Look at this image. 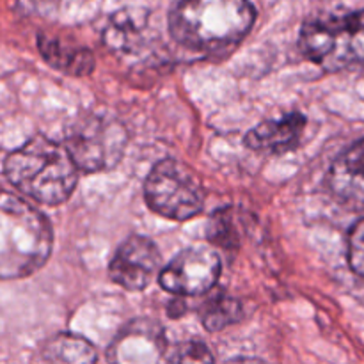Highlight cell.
<instances>
[{
	"label": "cell",
	"instance_id": "14",
	"mask_svg": "<svg viewBox=\"0 0 364 364\" xmlns=\"http://www.w3.org/2000/svg\"><path fill=\"white\" fill-rule=\"evenodd\" d=\"M242 318V304L235 299L219 297L210 301L203 309V326L210 333L223 331Z\"/></svg>",
	"mask_w": 364,
	"mask_h": 364
},
{
	"label": "cell",
	"instance_id": "17",
	"mask_svg": "<svg viewBox=\"0 0 364 364\" xmlns=\"http://www.w3.org/2000/svg\"><path fill=\"white\" fill-rule=\"evenodd\" d=\"M348 263L355 274L364 277V219L355 224L348 237Z\"/></svg>",
	"mask_w": 364,
	"mask_h": 364
},
{
	"label": "cell",
	"instance_id": "16",
	"mask_svg": "<svg viewBox=\"0 0 364 364\" xmlns=\"http://www.w3.org/2000/svg\"><path fill=\"white\" fill-rule=\"evenodd\" d=\"M208 238L223 247H235L237 245V235H235L231 220L228 219L226 212L217 213L213 220H210Z\"/></svg>",
	"mask_w": 364,
	"mask_h": 364
},
{
	"label": "cell",
	"instance_id": "2",
	"mask_svg": "<svg viewBox=\"0 0 364 364\" xmlns=\"http://www.w3.org/2000/svg\"><path fill=\"white\" fill-rule=\"evenodd\" d=\"M4 173L21 194L48 206L68 201L78 181V167L66 146L45 135H36L11 151Z\"/></svg>",
	"mask_w": 364,
	"mask_h": 364
},
{
	"label": "cell",
	"instance_id": "8",
	"mask_svg": "<svg viewBox=\"0 0 364 364\" xmlns=\"http://www.w3.org/2000/svg\"><path fill=\"white\" fill-rule=\"evenodd\" d=\"M162 256L148 237H130L110 259L109 277L128 291L146 290L162 272Z\"/></svg>",
	"mask_w": 364,
	"mask_h": 364
},
{
	"label": "cell",
	"instance_id": "1",
	"mask_svg": "<svg viewBox=\"0 0 364 364\" xmlns=\"http://www.w3.org/2000/svg\"><path fill=\"white\" fill-rule=\"evenodd\" d=\"M255 20L249 0H180L169 14V31L185 48L220 52L240 43Z\"/></svg>",
	"mask_w": 364,
	"mask_h": 364
},
{
	"label": "cell",
	"instance_id": "11",
	"mask_svg": "<svg viewBox=\"0 0 364 364\" xmlns=\"http://www.w3.org/2000/svg\"><path fill=\"white\" fill-rule=\"evenodd\" d=\"M38 46L39 53L50 66L71 77H87L95 70V57L91 50L70 39L39 34Z\"/></svg>",
	"mask_w": 364,
	"mask_h": 364
},
{
	"label": "cell",
	"instance_id": "6",
	"mask_svg": "<svg viewBox=\"0 0 364 364\" xmlns=\"http://www.w3.org/2000/svg\"><path fill=\"white\" fill-rule=\"evenodd\" d=\"M128 134L123 123L109 114H87L70 128L64 146L84 173L109 171L119 164Z\"/></svg>",
	"mask_w": 364,
	"mask_h": 364
},
{
	"label": "cell",
	"instance_id": "7",
	"mask_svg": "<svg viewBox=\"0 0 364 364\" xmlns=\"http://www.w3.org/2000/svg\"><path fill=\"white\" fill-rule=\"evenodd\" d=\"M220 270L223 263L215 251L208 247H188L164 267L159 279L169 294L199 295L215 287Z\"/></svg>",
	"mask_w": 364,
	"mask_h": 364
},
{
	"label": "cell",
	"instance_id": "5",
	"mask_svg": "<svg viewBox=\"0 0 364 364\" xmlns=\"http://www.w3.org/2000/svg\"><path fill=\"white\" fill-rule=\"evenodd\" d=\"M144 198L149 208L169 220L192 219L205 206V191L194 171L178 160L156 164L144 183Z\"/></svg>",
	"mask_w": 364,
	"mask_h": 364
},
{
	"label": "cell",
	"instance_id": "15",
	"mask_svg": "<svg viewBox=\"0 0 364 364\" xmlns=\"http://www.w3.org/2000/svg\"><path fill=\"white\" fill-rule=\"evenodd\" d=\"M169 363H213L212 352L199 341H187L171 348L166 355Z\"/></svg>",
	"mask_w": 364,
	"mask_h": 364
},
{
	"label": "cell",
	"instance_id": "10",
	"mask_svg": "<svg viewBox=\"0 0 364 364\" xmlns=\"http://www.w3.org/2000/svg\"><path fill=\"white\" fill-rule=\"evenodd\" d=\"M329 187L343 201L364 205V137L334 160Z\"/></svg>",
	"mask_w": 364,
	"mask_h": 364
},
{
	"label": "cell",
	"instance_id": "12",
	"mask_svg": "<svg viewBox=\"0 0 364 364\" xmlns=\"http://www.w3.org/2000/svg\"><path fill=\"white\" fill-rule=\"evenodd\" d=\"M103 36L110 50L137 53L148 38V13L141 9L117 11L110 18Z\"/></svg>",
	"mask_w": 364,
	"mask_h": 364
},
{
	"label": "cell",
	"instance_id": "9",
	"mask_svg": "<svg viewBox=\"0 0 364 364\" xmlns=\"http://www.w3.org/2000/svg\"><path fill=\"white\" fill-rule=\"evenodd\" d=\"M306 123H308L306 117L299 112L263 121L245 135V146L255 151L284 153L297 146Z\"/></svg>",
	"mask_w": 364,
	"mask_h": 364
},
{
	"label": "cell",
	"instance_id": "4",
	"mask_svg": "<svg viewBox=\"0 0 364 364\" xmlns=\"http://www.w3.org/2000/svg\"><path fill=\"white\" fill-rule=\"evenodd\" d=\"M299 45L302 53L323 70L364 66V9L306 21Z\"/></svg>",
	"mask_w": 364,
	"mask_h": 364
},
{
	"label": "cell",
	"instance_id": "13",
	"mask_svg": "<svg viewBox=\"0 0 364 364\" xmlns=\"http://www.w3.org/2000/svg\"><path fill=\"white\" fill-rule=\"evenodd\" d=\"M43 359L52 363H95L96 348L77 334H57L43 348Z\"/></svg>",
	"mask_w": 364,
	"mask_h": 364
},
{
	"label": "cell",
	"instance_id": "3",
	"mask_svg": "<svg viewBox=\"0 0 364 364\" xmlns=\"http://www.w3.org/2000/svg\"><path fill=\"white\" fill-rule=\"evenodd\" d=\"M52 247L48 219L18 196L0 191V281L38 272Z\"/></svg>",
	"mask_w": 364,
	"mask_h": 364
}]
</instances>
